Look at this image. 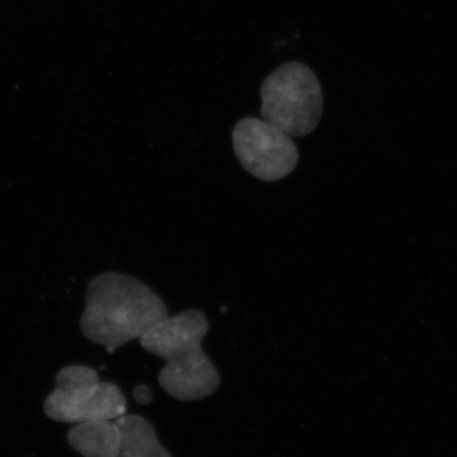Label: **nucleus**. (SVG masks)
<instances>
[{"instance_id": "1", "label": "nucleus", "mask_w": 457, "mask_h": 457, "mask_svg": "<svg viewBox=\"0 0 457 457\" xmlns=\"http://www.w3.org/2000/svg\"><path fill=\"white\" fill-rule=\"evenodd\" d=\"M168 317L167 306L152 288L131 276L106 272L89 282L80 329L113 353Z\"/></svg>"}, {"instance_id": "2", "label": "nucleus", "mask_w": 457, "mask_h": 457, "mask_svg": "<svg viewBox=\"0 0 457 457\" xmlns=\"http://www.w3.org/2000/svg\"><path fill=\"white\" fill-rule=\"evenodd\" d=\"M209 328L206 315L191 309L165 318L141 337L144 350L165 362L158 381L171 398L197 402L220 386V375L203 348Z\"/></svg>"}, {"instance_id": "3", "label": "nucleus", "mask_w": 457, "mask_h": 457, "mask_svg": "<svg viewBox=\"0 0 457 457\" xmlns=\"http://www.w3.org/2000/svg\"><path fill=\"white\" fill-rule=\"evenodd\" d=\"M262 120L291 137L314 131L323 114V92L317 75L302 62L279 66L261 87Z\"/></svg>"}, {"instance_id": "4", "label": "nucleus", "mask_w": 457, "mask_h": 457, "mask_svg": "<svg viewBox=\"0 0 457 457\" xmlns=\"http://www.w3.org/2000/svg\"><path fill=\"white\" fill-rule=\"evenodd\" d=\"M125 395L116 384L101 381L88 366H66L56 375V387L45 400V414L62 423L117 420L126 413Z\"/></svg>"}, {"instance_id": "5", "label": "nucleus", "mask_w": 457, "mask_h": 457, "mask_svg": "<svg viewBox=\"0 0 457 457\" xmlns=\"http://www.w3.org/2000/svg\"><path fill=\"white\" fill-rule=\"evenodd\" d=\"M233 147L242 167L264 182L284 179L299 162L293 137L255 117H245L234 126Z\"/></svg>"}, {"instance_id": "6", "label": "nucleus", "mask_w": 457, "mask_h": 457, "mask_svg": "<svg viewBox=\"0 0 457 457\" xmlns=\"http://www.w3.org/2000/svg\"><path fill=\"white\" fill-rule=\"evenodd\" d=\"M120 440L116 420L78 423L68 433L69 444L84 457H117Z\"/></svg>"}, {"instance_id": "7", "label": "nucleus", "mask_w": 457, "mask_h": 457, "mask_svg": "<svg viewBox=\"0 0 457 457\" xmlns=\"http://www.w3.org/2000/svg\"><path fill=\"white\" fill-rule=\"evenodd\" d=\"M121 440L117 457H173L159 442L154 427L141 416L117 418Z\"/></svg>"}, {"instance_id": "8", "label": "nucleus", "mask_w": 457, "mask_h": 457, "mask_svg": "<svg viewBox=\"0 0 457 457\" xmlns=\"http://www.w3.org/2000/svg\"><path fill=\"white\" fill-rule=\"evenodd\" d=\"M135 399L141 403V404H147L152 400V394H150V390L146 386L141 385V386L135 389Z\"/></svg>"}]
</instances>
